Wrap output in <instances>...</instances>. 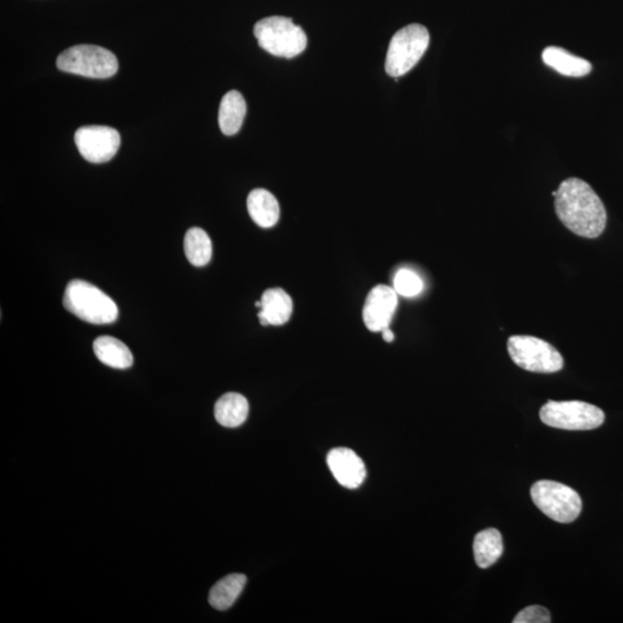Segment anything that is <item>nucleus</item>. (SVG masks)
<instances>
[{"label":"nucleus","instance_id":"f03ea898","mask_svg":"<svg viewBox=\"0 0 623 623\" xmlns=\"http://www.w3.org/2000/svg\"><path fill=\"white\" fill-rule=\"evenodd\" d=\"M63 304L69 313L88 324H112L119 317V307L113 299L98 286L82 280L68 283Z\"/></svg>","mask_w":623,"mask_h":623},{"label":"nucleus","instance_id":"dca6fc26","mask_svg":"<svg viewBox=\"0 0 623 623\" xmlns=\"http://www.w3.org/2000/svg\"><path fill=\"white\" fill-rule=\"evenodd\" d=\"M247 111L246 102L243 95L237 90H231L222 99L219 111V124L225 135H234L239 132Z\"/></svg>","mask_w":623,"mask_h":623},{"label":"nucleus","instance_id":"f257e3e1","mask_svg":"<svg viewBox=\"0 0 623 623\" xmlns=\"http://www.w3.org/2000/svg\"><path fill=\"white\" fill-rule=\"evenodd\" d=\"M561 223L579 237H599L607 228V213L603 202L587 182L578 178L562 182L552 193Z\"/></svg>","mask_w":623,"mask_h":623},{"label":"nucleus","instance_id":"2eb2a0df","mask_svg":"<svg viewBox=\"0 0 623 623\" xmlns=\"http://www.w3.org/2000/svg\"><path fill=\"white\" fill-rule=\"evenodd\" d=\"M94 352L98 359L109 368L130 369L133 365V355L125 343L112 337H98L94 341Z\"/></svg>","mask_w":623,"mask_h":623},{"label":"nucleus","instance_id":"7ed1b4c3","mask_svg":"<svg viewBox=\"0 0 623 623\" xmlns=\"http://www.w3.org/2000/svg\"><path fill=\"white\" fill-rule=\"evenodd\" d=\"M254 36L260 47L282 58H295L307 47L304 30L285 16H269L258 21L254 26Z\"/></svg>","mask_w":623,"mask_h":623},{"label":"nucleus","instance_id":"423d86ee","mask_svg":"<svg viewBox=\"0 0 623 623\" xmlns=\"http://www.w3.org/2000/svg\"><path fill=\"white\" fill-rule=\"evenodd\" d=\"M539 416L545 425L567 431L595 430L605 421L601 409L581 400H548L540 409Z\"/></svg>","mask_w":623,"mask_h":623},{"label":"nucleus","instance_id":"39448f33","mask_svg":"<svg viewBox=\"0 0 623 623\" xmlns=\"http://www.w3.org/2000/svg\"><path fill=\"white\" fill-rule=\"evenodd\" d=\"M60 71L94 79H108L119 72V60L110 50L98 46L69 47L57 58Z\"/></svg>","mask_w":623,"mask_h":623},{"label":"nucleus","instance_id":"412c9836","mask_svg":"<svg viewBox=\"0 0 623 623\" xmlns=\"http://www.w3.org/2000/svg\"><path fill=\"white\" fill-rule=\"evenodd\" d=\"M394 289L403 297L412 298L420 295L424 289V283L415 272L410 269H400L394 278Z\"/></svg>","mask_w":623,"mask_h":623},{"label":"nucleus","instance_id":"0eeeda50","mask_svg":"<svg viewBox=\"0 0 623 623\" xmlns=\"http://www.w3.org/2000/svg\"><path fill=\"white\" fill-rule=\"evenodd\" d=\"M508 352L518 368L535 373H556L564 369V357L550 343L528 335L509 337Z\"/></svg>","mask_w":623,"mask_h":623},{"label":"nucleus","instance_id":"9d476101","mask_svg":"<svg viewBox=\"0 0 623 623\" xmlns=\"http://www.w3.org/2000/svg\"><path fill=\"white\" fill-rule=\"evenodd\" d=\"M398 292L394 287L380 285L369 292L365 300L363 320L371 332H382L389 327L398 308Z\"/></svg>","mask_w":623,"mask_h":623},{"label":"nucleus","instance_id":"1a4fd4ad","mask_svg":"<svg viewBox=\"0 0 623 623\" xmlns=\"http://www.w3.org/2000/svg\"><path fill=\"white\" fill-rule=\"evenodd\" d=\"M74 141L82 158L90 163H104L115 158L120 135L109 126L87 125L77 130Z\"/></svg>","mask_w":623,"mask_h":623},{"label":"nucleus","instance_id":"9b49d317","mask_svg":"<svg viewBox=\"0 0 623 623\" xmlns=\"http://www.w3.org/2000/svg\"><path fill=\"white\" fill-rule=\"evenodd\" d=\"M330 472L337 481L347 489H358L366 478L363 460L348 448H335L327 456Z\"/></svg>","mask_w":623,"mask_h":623},{"label":"nucleus","instance_id":"ddd939ff","mask_svg":"<svg viewBox=\"0 0 623 623\" xmlns=\"http://www.w3.org/2000/svg\"><path fill=\"white\" fill-rule=\"evenodd\" d=\"M247 209L251 219L260 228L268 229L280 219V204L269 191L253 190L247 198Z\"/></svg>","mask_w":623,"mask_h":623},{"label":"nucleus","instance_id":"f3484780","mask_svg":"<svg viewBox=\"0 0 623 623\" xmlns=\"http://www.w3.org/2000/svg\"><path fill=\"white\" fill-rule=\"evenodd\" d=\"M248 402L245 396L238 393H228L222 396L215 404V420L220 425L234 429L246 421Z\"/></svg>","mask_w":623,"mask_h":623},{"label":"nucleus","instance_id":"a211bd4d","mask_svg":"<svg viewBox=\"0 0 623 623\" xmlns=\"http://www.w3.org/2000/svg\"><path fill=\"white\" fill-rule=\"evenodd\" d=\"M504 553L503 535L496 529H486L477 534L473 540L474 560L479 568L493 566Z\"/></svg>","mask_w":623,"mask_h":623},{"label":"nucleus","instance_id":"aec40b11","mask_svg":"<svg viewBox=\"0 0 623 623\" xmlns=\"http://www.w3.org/2000/svg\"><path fill=\"white\" fill-rule=\"evenodd\" d=\"M184 251L187 260L195 267H203L211 263L213 245L206 231L191 228L184 238Z\"/></svg>","mask_w":623,"mask_h":623},{"label":"nucleus","instance_id":"5701e85b","mask_svg":"<svg viewBox=\"0 0 623 623\" xmlns=\"http://www.w3.org/2000/svg\"><path fill=\"white\" fill-rule=\"evenodd\" d=\"M381 333H382L383 339H385L386 342L391 343L394 341L395 335L393 332H391V330L389 329V327H388V328H386V329H383Z\"/></svg>","mask_w":623,"mask_h":623},{"label":"nucleus","instance_id":"4be33fe9","mask_svg":"<svg viewBox=\"0 0 623 623\" xmlns=\"http://www.w3.org/2000/svg\"><path fill=\"white\" fill-rule=\"evenodd\" d=\"M551 621L550 612L538 605L522 609L513 620L514 623H550Z\"/></svg>","mask_w":623,"mask_h":623},{"label":"nucleus","instance_id":"20e7f679","mask_svg":"<svg viewBox=\"0 0 623 623\" xmlns=\"http://www.w3.org/2000/svg\"><path fill=\"white\" fill-rule=\"evenodd\" d=\"M430 46V33L424 26L411 24L391 38L386 58L388 76L398 79L410 72Z\"/></svg>","mask_w":623,"mask_h":623},{"label":"nucleus","instance_id":"4468645a","mask_svg":"<svg viewBox=\"0 0 623 623\" xmlns=\"http://www.w3.org/2000/svg\"><path fill=\"white\" fill-rule=\"evenodd\" d=\"M543 62L565 77L582 78L592 71L591 63L581 57L570 54L557 47H548L543 51Z\"/></svg>","mask_w":623,"mask_h":623},{"label":"nucleus","instance_id":"6ab92c4d","mask_svg":"<svg viewBox=\"0 0 623 623\" xmlns=\"http://www.w3.org/2000/svg\"><path fill=\"white\" fill-rule=\"evenodd\" d=\"M247 578L243 574H231L217 582L209 592V603L219 611H225L234 604L246 586Z\"/></svg>","mask_w":623,"mask_h":623},{"label":"nucleus","instance_id":"f8f14e48","mask_svg":"<svg viewBox=\"0 0 623 623\" xmlns=\"http://www.w3.org/2000/svg\"><path fill=\"white\" fill-rule=\"evenodd\" d=\"M260 302L261 309L258 317L261 325L282 326L290 320L292 311H294V303L285 290L275 287V289L265 291Z\"/></svg>","mask_w":623,"mask_h":623},{"label":"nucleus","instance_id":"6e6552de","mask_svg":"<svg viewBox=\"0 0 623 623\" xmlns=\"http://www.w3.org/2000/svg\"><path fill=\"white\" fill-rule=\"evenodd\" d=\"M531 498L540 512L551 520L572 523L582 512V499L576 491L565 483L539 481L531 487Z\"/></svg>","mask_w":623,"mask_h":623}]
</instances>
